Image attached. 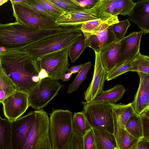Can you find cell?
<instances>
[{
  "instance_id": "13",
  "label": "cell",
  "mask_w": 149,
  "mask_h": 149,
  "mask_svg": "<svg viewBox=\"0 0 149 149\" xmlns=\"http://www.w3.org/2000/svg\"><path fill=\"white\" fill-rule=\"evenodd\" d=\"M135 4L132 0H98L94 7L101 17L129 16Z\"/></svg>"
},
{
  "instance_id": "26",
  "label": "cell",
  "mask_w": 149,
  "mask_h": 149,
  "mask_svg": "<svg viewBox=\"0 0 149 149\" xmlns=\"http://www.w3.org/2000/svg\"><path fill=\"white\" fill-rule=\"evenodd\" d=\"M130 72H136L149 74V57L139 52L131 62Z\"/></svg>"
},
{
  "instance_id": "34",
  "label": "cell",
  "mask_w": 149,
  "mask_h": 149,
  "mask_svg": "<svg viewBox=\"0 0 149 149\" xmlns=\"http://www.w3.org/2000/svg\"><path fill=\"white\" fill-rule=\"evenodd\" d=\"M106 21L100 18L90 20L80 25V29L82 33H92L102 26Z\"/></svg>"
},
{
  "instance_id": "3",
  "label": "cell",
  "mask_w": 149,
  "mask_h": 149,
  "mask_svg": "<svg viewBox=\"0 0 149 149\" xmlns=\"http://www.w3.org/2000/svg\"><path fill=\"white\" fill-rule=\"evenodd\" d=\"M82 34L79 27L72 31L45 37L20 49L27 53L37 62L46 55L69 47Z\"/></svg>"
},
{
  "instance_id": "45",
  "label": "cell",
  "mask_w": 149,
  "mask_h": 149,
  "mask_svg": "<svg viewBox=\"0 0 149 149\" xmlns=\"http://www.w3.org/2000/svg\"><path fill=\"white\" fill-rule=\"evenodd\" d=\"M92 149H97L95 143L93 144Z\"/></svg>"
},
{
  "instance_id": "33",
  "label": "cell",
  "mask_w": 149,
  "mask_h": 149,
  "mask_svg": "<svg viewBox=\"0 0 149 149\" xmlns=\"http://www.w3.org/2000/svg\"><path fill=\"white\" fill-rule=\"evenodd\" d=\"M62 149H84L83 137L79 135L73 130Z\"/></svg>"
},
{
  "instance_id": "2",
  "label": "cell",
  "mask_w": 149,
  "mask_h": 149,
  "mask_svg": "<svg viewBox=\"0 0 149 149\" xmlns=\"http://www.w3.org/2000/svg\"><path fill=\"white\" fill-rule=\"evenodd\" d=\"M61 27L36 29L20 23H0V48L6 50L20 49L26 45L45 37L63 33Z\"/></svg>"
},
{
  "instance_id": "44",
  "label": "cell",
  "mask_w": 149,
  "mask_h": 149,
  "mask_svg": "<svg viewBox=\"0 0 149 149\" xmlns=\"http://www.w3.org/2000/svg\"><path fill=\"white\" fill-rule=\"evenodd\" d=\"M137 142L135 144H134L131 148H130L128 149H137ZM118 149H120L118 148Z\"/></svg>"
},
{
  "instance_id": "28",
  "label": "cell",
  "mask_w": 149,
  "mask_h": 149,
  "mask_svg": "<svg viewBox=\"0 0 149 149\" xmlns=\"http://www.w3.org/2000/svg\"><path fill=\"white\" fill-rule=\"evenodd\" d=\"M16 90L13 83L0 70V105L5 99Z\"/></svg>"
},
{
  "instance_id": "4",
  "label": "cell",
  "mask_w": 149,
  "mask_h": 149,
  "mask_svg": "<svg viewBox=\"0 0 149 149\" xmlns=\"http://www.w3.org/2000/svg\"><path fill=\"white\" fill-rule=\"evenodd\" d=\"M72 112L53 110L50 114L49 134L52 149H62L73 131Z\"/></svg>"
},
{
  "instance_id": "11",
  "label": "cell",
  "mask_w": 149,
  "mask_h": 149,
  "mask_svg": "<svg viewBox=\"0 0 149 149\" xmlns=\"http://www.w3.org/2000/svg\"><path fill=\"white\" fill-rule=\"evenodd\" d=\"M1 103L5 116L10 121H13L20 117L29 106L28 95L16 90Z\"/></svg>"
},
{
  "instance_id": "6",
  "label": "cell",
  "mask_w": 149,
  "mask_h": 149,
  "mask_svg": "<svg viewBox=\"0 0 149 149\" xmlns=\"http://www.w3.org/2000/svg\"><path fill=\"white\" fill-rule=\"evenodd\" d=\"M49 122L46 112L42 109L36 110L35 120L23 149H52L49 134Z\"/></svg>"
},
{
  "instance_id": "46",
  "label": "cell",
  "mask_w": 149,
  "mask_h": 149,
  "mask_svg": "<svg viewBox=\"0 0 149 149\" xmlns=\"http://www.w3.org/2000/svg\"><path fill=\"white\" fill-rule=\"evenodd\" d=\"M114 149H118V148H115Z\"/></svg>"
},
{
  "instance_id": "31",
  "label": "cell",
  "mask_w": 149,
  "mask_h": 149,
  "mask_svg": "<svg viewBox=\"0 0 149 149\" xmlns=\"http://www.w3.org/2000/svg\"><path fill=\"white\" fill-rule=\"evenodd\" d=\"M91 65L92 63L91 62L83 64L74 80L70 85L67 92L68 93H70L78 90L79 86L86 78L87 74Z\"/></svg>"
},
{
  "instance_id": "15",
  "label": "cell",
  "mask_w": 149,
  "mask_h": 149,
  "mask_svg": "<svg viewBox=\"0 0 149 149\" xmlns=\"http://www.w3.org/2000/svg\"><path fill=\"white\" fill-rule=\"evenodd\" d=\"M95 58L93 75L92 81L84 92L86 102L93 101L103 91L104 83L106 80L107 72L103 66L99 52H95Z\"/></svg>"
},
{
  "instance_id": "27",
  "label": "cell",
  "mask_w": 149,
  "mask_h": 149,
  "mask_svg": "<svg viewBox=\"0 0 149 149\" xmlns=\"http://www.w3.org/2000/svg\"><path fill=\"white\" fill-rule=\"evenodd\" d=\"M18 4L22 5L44 16L55 21L60 17L48 10L35 0H21Z\"/></svg>"
},
{
  "instance_id": "10",
  "label": "cell",
  "mask_w": 149,
  "mask_h": 149,
  "mask_svg": "<svg viewBox=\"0 0 149 149\" xmlns=\"http://www.w3.org/2000/svg\"><path fill=\"white\" fill-rule=\"evenodd\" d=\"M36 115V110L11 121L10 149H23Z\"/></svg>"
},
{
  "instance_id": "23",
  "label": "cell",
  "mask_w": 149,
  "mask_h": 149,
  "mask_svg": "<svg viewBox=\"0 0 149 149\" xmlns=\"http://www.w3.org/2000/svg\"><path fill=\"white\" fill-rule=\"evenodd\" d=\"M11 121L0 115V149H10Z\"/></svg>"
},
{
  "instance_id": "22",
  "label": "cell",
  "mask_w": 149,
  "mask_h": 149,
  "mask_svg": "<svg viewBox=\"0 0 149 149\" xmlns=\"http://www.w3.org/2000/svg\"><path fill=\"white\" fill-rule=\"evenodd\" d=\"M95 143L97 149H114L117 148L113 134L93 129Z\"/></svg>"
},
{
  "instance_id": "38",
  "label": "cell",
  "mask_w": 149,
  "mask_h": 149,
  "mask_svg": "<svg viewBox=\"0 0 149 149\" xmlns=\"http://www.w3.org/2000/svg\"><path fill=\"white\" fill-rule=\"evenodd\" d=\"M140 116L142 123L143 137L149 139V110Z\"/></svg>"
},
{
  "instance_id": "5",
  "label": "cell",
  "mask_w": 149,
  "mask_h": 149,
  "mask_svg": "<svg viewBox=\"0 0 149 149\" xmlns=\"http://www.w3.org/2000/svg\"><path fill=\"white\" fill-rule=\"evenodd\" d=\"M84 114L93 129L113 133V103H90L83 102Z\"/></svg>"
},
{
  "instance_id": "14",
  "label": "cell",
  "mask_w": 149,
  "mask_h": 149,
  "mask_svg": "<svg viewBox=\"0 0 149 149\" xmlns=\"http://www.w3.org/2000/svg\"><path fill=\"white\" fill-rule=\"evenodd\" d=\"M143 34L141 31H134L124 37L118 42L120 47V57L118 63L115 68L130 62L140 52Z\"/></svg>"
},
{
  "instance_id": "8",
  "label": "cell",
  "mask_w": 149,
  "mask_h": 149,
  "mask_svg": "<svg viewBox=\"0 0 149 149\" xmlns=\"http://www.w3.org/2000/svg\"><path fill=\"white\" fill-rule=\"evenodd\" d=\"M69 48L46 55L36 62L40 68L45 69L49 77L54 80L61 79L67 71L70 64L68 61Z\"/></svg>"
},
{
  "instance_id": "39",
  "label": "cell",
  "mask_w": 149,
  "mask_h": 149,
  "mask_svg": "<svg viewBox=\"0 0 149 149\" xmlns=\"http://www.w3.org/2000/svg\"><path fill=\"white\" fill-rule=\"evenodd\" d=\"M137 149H149V139L143 137L139 139Z\"/></svg>"
},
{
  "instance_id": "1",
  "label": "cell",
  "mask_w": 149,
  "mask_h": 149,
  "mask_svg": "<svg viewBox=\"0 0 149 149\" xmlns=\"http://www.w3.org/2000/svg\"><path fill=\"white\" fill-rule=\"evenodd\" d=\"M0 70L13 83L16 90L28 95L40 80L36 62L21 49L0 52Z\"/></svg>"
},
{
  "instance_id": "35",
  "label": "cell",
  "mask_w": 149,
  "mask_h": 149,
  "mask_svg": "<svg viewBox=\"0 0 149 149\" xmlns=\"http://www.w3.org/2000/svg\"><path fill=\"white\" fill-rule=\"evenodd\" d=\"M130 65L131 62L124 64L107 72L106 80L109 81L113 80L123 74L130 72Z\"/></svg>"
},
{
  "instance_id": "42",
  "label": "cell",
  "mask_w": 149,
  "mask_h": 149,
  "mask_svg": "<svg viewBox=\"0 0 149 149\" xmlns=\"http://www.w3.org/2000/svg\"><path fill=\"white\" fill-rule=\"evenodd\" d=\"M72 74L70 72H68L65 73L62 75L61 79L63 80V81H66L69 80L71 78Z\"/></svg>"
},
{
  "instance_id": "25",
  "label": "cell",
  "mask_w": 149,
  "mask_h": 149,
  "mask_svg": "<svg viewBox=\"0 0 149 149\" xmlns=\"http://www.w3.org/2000/svg\"><path fill=\"white\" fill-rule=\"evenodd\" d=\"M72 126L73 130L82 137L91 128L82 111L74 113L72 118Z\"/></svg>"
},
{
  "instance_id": "17",
  "label": "cell",
  "mask_w": 149,
  "mask_h": 149,
  "mask_svg": "<svg viewBox=\"0 0 149 149\" xmlns=\"http://www.w3.org/2000/svg\"><path fill=\"white\" fill-rule=\"evenodd\" d=\"M98 19L93 7L78 11L65 13L60 16L56 22L59 26H76L88 21Z\"/></svg>"
},
{
  "instance_id": "43",
  "label": "cell",
  "mask_w": 149,
  "mask_h": 149,
  "mask_svg": "<svg viewBox=\"0 0 149 149\" xmlns=\"http://www.w3.org/2000/svg\"><path fill=\"white\" fill-rule=\"evenodd\" d=\"M8 1V0H0V6L7 2Z\"/></svg>"
},
{
  "instance_id": "36",
  "label": "cell",
  "mask_w": 149,
  "mask_h": 149,
  "mask_svg": "<svg viewBox=\"0 0 149 149\" xmlns=\"http://www.w3.org/2000/svg\"><path fill=\"white\" fill-rule=\"evenodd\" d=\"M49 12L59 16L65 13L60 7L49 0H35Z\"/></svg>"
},
{
  "instance_id": "41",
  "label": "cell",
  "mask_w": 149,
  "mask_h": 149,
  "mask_svg": "<svg viewBox=\"0 0 149 149\" xmlns=\"http://www.w3.org/2000/svg\"><path fill=\"white\" fill-rule=\"evenodd\" d=\"M40 80L49 77L48 74L46 71L43 69H41L40 70L38 75Z\"/></svg>"
},
{
  "instance_id": "19",
  "label": "cell",
  "mask_w": 149,
  "mask_h": 149,
  "mask_svg": "<svg viewBox=\"0 0 149 149\" xmlns=\"http://www.w3.org/2000/svg\"><path fill=\"white\" fill-rule=\"evenodd\" d=\"M102 65L107 72L114 68L120 57V47L118 42L113 41L101 48L99 52Z\"/></svg>"
},
{
  "instance_id": "24",
  "label": "cell",
  "mask_w": 149,
  "mask_h": 149,
  "mask_svg": "<svg viewBox=\"0 0 149 149\" xmlns=\"http://www.w3.org/2000/svg\"><path fill=\"white\" fill-rule=\"evenodd\" d=\"M125 127L135 138L139 139L143 137L142 123L140 115L135 113L129 118Z\"/></svg>"
},
{
  "instance_id": "9",
  "label": "cell",
  "mask_w": 149,
  "mask_h": 149,
  "mask_svg": "<svg viewBox=\"0 0 149 149\" xmlns=\"http://www.w3.org/2000/svg\"><path fill=\"white\" fill-rule=\"evenodd\" d=\"M13 15L16 22L36 29H54L59 27L56 21L35 12L21 4L11 2Z\"/></svg>"
},
{
  "instance_id": "30",
  "label": "cell",
  "mask_w": 149,
  "mask_h": 149,
  "mask_svg": "<svg viewBox=\"0 0 149 149\" xmlns=\"http://www.w3.org/2000/svg\"><path fill=\"white\" fill-rule=\"evenodd\" d=\"M130 25L131 24L128 19L119 21L110 25L109 29L114 41L118 42L123 38Z\"/></svg>"
},
{
  "instance_id": "16",
  "label": "cell",
  "mask_w": 149,
  "mask_h": 149,
  "mask_svg": "<svg viewBox=\"0 0 149 149\" xmlns=\"http://www.w3.org/2000/svg\"><path fill=\"white\" fill-rule=\"evenodd\" d=\"M140 82L131 104L135 112L140 115L149 110V74L137 72Z\"/></svg>"
},
{
  "instance_id": "12",
  "label": "cell",
  "mask_w": 149,
  "mask_h": 149,
  "mask_svg": "<svg viewBox=\"0 0 149 149\" xmlns=\"http://www.w3.org/2000/svg\"><path fill=\"white\" fill-rule=\"evenodd\" d=\"M119 21L118 16H114L106 20L93 33H82L85 38L86 47H90L95 52L99 53L101 48L115 41L109 27L111 25Z\"/></svg>"
},
{
  "instance_id": "29",
  "label": "cell",
  "mask_w": 149,
  "mask_h": 149,
  "mask_svg": "<svg viewBox=\"0 0 149 149\" xmlns=\"http://www.w3.org/2000/svg\"><path fill=\"white\" fill-rule=\"evenodd\" d=\"M86 47L85 38L82 33L69 48L68 56L71 63L79 58Z\"/></svg>"
},
{
  "instance_id": "20",
  "label": "cell",
  "mask_w": 149,
  "mask_h": 149,
  "mask_svg": "<svg viewBox=\"0 0 149 149\" xmlns=\"http://www.w3.org/2000/svg\"><path fill=\"white\" fill-rule=\"evenodd\" d=\"M114 122L113 135L117 148L120 149H128L136 143L139 139L130 134L125 126L119 124L113 114Z\"/></svg>"
},
{
  "instance_id": "18",
  "label": "cell",
  "mask_w": 149,
  "mask_h": 149,
  "mask_svg": "<svg viewBox=\"0 0 149 149\" xmlns=\"http://www.w3.org/2000/svg\"><path fill=\"white\" fill-rule=\"evenodd\" d=\"M135 23L145 34L149 33V0L138 1L127 19Z\"/></svg>"
},
{
  "instance_id": "40",
  "label": "cell",
  "mask_w": 149,
  "mask_h": 149,
  "mask_svg": "<svg viewBox=\"0 0 149 149\" xmlns=\"http://www.w3.org/2000/svg\"><path fill=\"white\" fill-rule=\"evenodd\" d=\"M83 64H81L76 66H73L68 68L67 70L68 72H70L72 74H75L79 72L82 68Z\"/></svg>"
},
{
  "instance_id": "7",
  "label": "cell",
  "mask_w": 149,
  "mask_h": 149,
  "mask_svg": "<svg viewBox=\"0 0 149 149\" xmlns=\"http://www.w3.org/2000/svg\"><path fill=\"white\" fill-rule=\"evenodd\" d=\"M64 85L49 77L40 80L28 95L29 106L36 110L42 109L56 96Z\"/></svg>"
},
{
  "instance_id": "21",
  "label": "cell",
  "mask_w": 149,
  "mask_h": 149,
  "mask_svg": "<svg viewBox=\"0 0 149 149\" xmlns=\"http://www.w3.org/2000/svg\"><path fill=\"white\" fill-rule=\"evenodd\" d=\"M126 91L122 85H117L110 89L103 91L90 103H114L122 99Z\"/></svg>"
},
{
  "instance_id": "32",
  "label": "cell",
  "mask_w": 149,
  "mask_h": 149,
  "mask_svg": "<svg viewBox=\"0 0 149 149\" xmlns=\"http://www.w3.org/2000/svg\"><path fill=\"white\" fill-rule=\"evenodd\" d=\"M61 8L65 13L85 10L81 7L77 0H49Z\"/></svg>"
},
{
  "instance_id": "37",
  "label": "cell",
  "mask_w": 149,
  "mask_h": 149,
  "mask_svg": "<svg viewBox=\"0 0 149 149\" xmlns=\"http://www.w3.org/2000/svg\"><path fill=\"white\" fill-rule=\"evenodd\" d=\"M83 143L84 149H92L95 143L93 132L91 128L83 136Z\"/></svg>"
}]
</instances>
